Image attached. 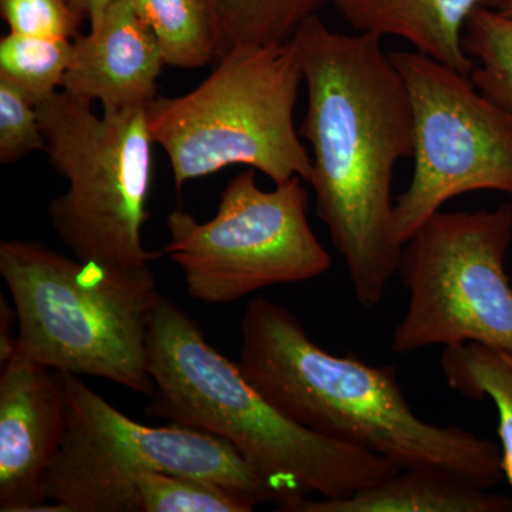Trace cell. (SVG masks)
I'll use <instances>...</instances> for the list:
<instances>
[{
	"mask_svg": "<svg viewBox=\"0 0 512 512\" xmlns=\"http://www.w3.org/2000/svg\"><path fill=\"white\" fill-rule=\"evenodd\" d=\"M308 89L299 136L312 148L316 214L360 306L376 308L399 269L394 168L413 158L412 104L382 39L335 32L318 15L292 37Z\"/></svg>",
	"mask_w": 512,
	"mask_h": 512,
	"instance_id": "cell-1",
	"label": "cell"
},
{
	"mask_svg": "<svg viewBox=\"0 0 512 512\" xmlns=\"http://www.w3.org/2000/svg\"><path fill=\"white\" fill-rule=\"evenodd\" d=\"M241 342L238 365L248 382L305 429L400 468H439L488 490L503 480L495 441L421 420L396 367L320 348L281 303L252 299L242 316Z\"/></svg>",
	"mask_w": 512,
	"mask_h": 512,
	"instance_id": "cell-2",
	"label": "cell"
},
{
	"mask_svg": "<svg viewBox=\"0 0 512 512\" xmlns=\"http://www.w3.org/2000/svg\"><path fill=\"white\" fill-rule=\"evenodd\" d=\"M147 353L156 386L148 412L228 441L278 491V511L311 494L348 497L400 470L387 458L289 419L163 295L148 328Z\"/></svg>",
	"mask_w": 512,
	"mask_h": 512,
	"instance_id": "cell-3",
	"label": "cell"
},
{
	"mask_svg": "<svg viewBox=\"0 0 512 512\" xmlns=\"http://www.w3.org/2000/svg\"><path fill=\"white\" fill-rule=\"evenodd\" d=\"M0 275L18 315L20 352L55 372L153 396L147 338L161 293L150 268H106L9 239L0 244Z\"/></svg>",
	"mask_w": 512,
	"mask_h": 512,
	"instance_id": "cell-4",
	"label": "cell"
},
{
	"mask_svg": "<svg viewBox=\"0 0 512 512\" xmlns=\"http://www.w3.org/2000/svg\"><path fill=\"white\" fill-rule=\"evenodd\" d=\"M191 92L148 106L154 144L170 161L175 187L247 165L274 184L301 177L312 158L293 121L303 72L293 40L238 46Z\"/></svg>",
	"mask_w": 512,
	"mask_h": 512,
	"instance_id": "cell-5",
	"label": "cell"
},
{
	"mask_svg": "<svg viewBox=\"0 0 512 512\" xmlns=\"http://www.w3.org/2000/svg\"><path fill=\"white\" fill-rule=\"evenodd\" d=\"M47 158L69 181L50 202L57 235L74 258L111 269L150 268L143 244L153 187V136L147 109L103 111L57 92L36 107Z\"/></svg>",
	"mask_w": 512,
	"mask_h": 512,
	"instance_id": "cell-6",
	"label": "cell"
},
{
	"mask_svg": "<svg viewBox=\"0 0 512 512\" xmlns=\"http://www.w3.org/2000/svg\"><path fill=\"white\" fill-rule=\"evenodd\" d=\"M67 426L46 480L47 500L66 512H136L143 474H177L227 488L249 504L281 503L278 491L228 441L181 424L151 427L60 373Z\"/></svg>",
	"mask_w": 512,
	"mask_h": 512,
	"instance_id": "cell-7",
	"label": "cell"
},
{
	"mask_svg": "<svg viewBox=\"0 0 512 512\" xmlns=\"http://www.w3.org/2000/svg\"><path fill=\"white\" fill-rule=\"evenodd\" d=\"M511 242L510 204L431 215L403 245L397 272L409 305L392 352L470 342L512 352Z\"/></svg>",
	"mask_w": 512,
	"mask_h": 512,
	"instance_id": "cell-8",
	"label": "cell"
},
{
	"mask_svg": "<svg viewBox=\"0 0 512 512\" xmlns=\"http://www.w3.org/2000/svg\"><path fill=\"white\" fill-rule=\"evenodd\" d=\"M303 183L293 177L265 191L256 183V170L248 168L224 188L212 220L197 221L181 208L168 215L164 254L180 266L192 299L228 305L329 271L332 258L309 224Z\"/></svg>",
	"mask_w": 512,
	"mask_h": 512,
	"instance_id": "cell-9",
	"label": "cell"
},
{
	"mask_svg": "<svg viewBox=\"0 0 512 512\" xmlns=\"http://www.w3.org/2000/svg\"><path fill=\"white\" fill-rule=\"evenodd\" d=\"M412 104L414 170L394 202V227L406 244L446 202L473 191L512 197V114L470 76L416 52L390 53Z\"/></svg>",
	"mask_w": 512,
	"mask_h": 512,
	"instance_id": "cell-10",
	"label": "cell"
},
{
	"mask_svg": "<svg viewBox=\"0 0 512 512\" xmlns=\"http://www.w3.org/2000/svg\"><path fill=\"white\" fill-rule=\"evenodd\" d=\"M62 375L18 352L0 376V511L36 512L66 433Z\"/></svg>",
	"mask_w": 512,
	"mask_h": 512,
	"instance_id": "cell-11",
	"label": "cell"
},
{
	"mask_svg": "<svg viewBox=\"0 0 512 512\" xmlns=\"http://www.w3.org/2000/svg\"><path fill=\"white\" fill-rule=\"evenodd\" d=\"M164 60L154 33L131 0H114L90 22L87 35L74 37L62 92L103 111L148 109L157 99Z\"/></svg>",
	"mask_w": 512,
	"mask_h": 512,
	"instance_id": "cell-12",
	"label": "cell"
},
{
	"mask_svg": "<svg viewBox=\"0 0 512 512\" xmlns=\"http://www.w3.org/2000/svg\"><path fill=\"white\" fill-rule=\"evenodd\" d=\"M508 0H333L342 19L375 37L406 40L421 55L470 76L474 60L463 47L464 29L478 9L500 10Z\"/></svg>",
	"mask_w": 512,
	"mask_h": 512,
	"instance_id": "cell-13",
	"label": "cell"
},
{
	"mask_svg": "<svg viewBox=\"0 0 512 512\" xmlns=\"http://www.w3.org/2000/svg\"><path fill=\"white\" fill-rule=\"evenodd\" d=\"M286 512H512V500L439 470L400 468L348 497H306Z\"/></svg>",
	"mask_w": 512,
	"mask_h": 512,
	"instance_id": "cell-14",
	"label": "cell"
},
{
	"mask_svg": "<svg viewBox=\"0 0 512 512\" xmlns=\"http://www.w3.org/2000/svg\"><path fill=\"white\" fill-rule=\"evenodd\" d=\"M440 366L454 392L478 402H493L498 414L501 463L512 488V352L464 343L444 349Z\"/></svg>",
	"mask_w": 512,
	"mask_h": 512,
	"instance_id": "cell-15",
	"label": "cell"
},
{
	"mask_svg": "<svg viewBox=\"0 0 512 512\" xmlns=\"http://www.w3.org/2000/svg\"><path fill=\"white\" fill-rule=\"evenodd\" d=\"M329 0H208L217 55L238 46H264L291 40L302 23Z\"/></svg>",
	"mask_w": 512,
	"mask_h": 512,
	"instance_id": "cell-16",
	"label": "cell"
},
{
	"mask_svg": "<svg viewBox=\"0 0 512 512\" xmlns=\"http://www.w3.org/2000/svg\"><path fill=\"white\" fill-rule=\"evenodd\" d=\"M151 29L167 66L198 69L217 55L208 0H131Z\"/></svg>",
	"mask_w": 512,
	"mask_h": 512,
	"instance_id": "cell-17",
	"label": "cell"
},
{
	"mask_svg": "<svg viewBox=\"0 0 512 512\" xmlns=\"http://www.w3.org/2000/svg\"><path fill=\"white\" fill-rule=\"evenodd\" d=\"M66 37H39L9 32L0 39V79L20 90L35 106L62 89L72 59Z\"/></svg>",
	"mask_w": 512,
	"mask_h": 512,
	"instance_id": "cell-18",
	"label": "cell"
},
{
	"mask_svg": "<svg viewBox=\"0 0 512 512\" xmlns=\"http://www.w3.org/2000/svg\"><path fill=\"white\" fill-rule=\"evenodd\" d=\"M463 47L474 60L470 77L477 89L512 114V16L476 10L464 29Z\"/></svg>",
	"mask_w": 512,
	"mask_h": 512,
	"instance_id": "cell-19",
	"label": "cell"
},
{
	"mask_svg": "<svg viewBox=\"0 0 512 512\" xmlns=\"http://www.w3.org/2000/svg\"><path fill=\"white\" fill-rule=\"evenodd\" d=\"M255 507L220 485L177 476L143 474L136 481V512H251Z\"/></svg>",
	"mask_w": 512,
	"mask_h": 512,
	"instance_id": "cell-20",
	"label": "cell"
},
{
	"mask_svg": "<svg viewBox=\"0 0 512 512\" xmlns=\"http://www.w3.org/2000/svg\"><path fill=\"white\" fill-rule=\"evenodd\" d=\"M39 150H46V138L35 104L0 79V163L12 164Z\"/></svg>",
	"mask_w": 512,
	"mask_h": 512,
	"instance_id": "cell-21",
	"label": "cell"
},
{
	"mask_svg": "<svg viewBox=\"0 0 512 512\" xmlns=\"http://www.w3.org/2000/svg\"><path fill=\"white\" fill-rule=\"evenodd\" d=\"M0 13L9 32L25 36L72 39L84 20L72 0H0Z\"/></svg>",
	"mask_w": 512,
	"mask_h": 512,
	"instance_id": "cell-22",
	"label": "cell"
},
{
	"mask_svg": "<svg viewBox=\"0 0 512 512\" xmlns=\"http://www.w3.org/2000/svg\"><path fill=\"white\" fill-rule=\"evenodd\" d=\"M18 323L15 308L2 298L0 301V363L5 365L18 352L19 338L13 333V325Z\"/></svg>",
	"mask_w": 512,
	"mask_h": 512,
	"instance_id": "cell-23",
	"label": "cell"
},
{
	"mask_svg": "<svg viewBox=\"0 0 512 512\" xmlns=\"http://www.w3.org/2000/svg\"><path fill=\"white\" fill-rule=\"evenodd\" d=\"M114 0H72L74 8L82 15L84 20H92L99 18L104 9Z\"/></svg>",
	"mask_w": 512,
	"mask_h": 512,
	"instance_id": "cell-24",
	"label": "cell"
},
{
	"mask_svg": "<svg viewBox=\"0 0 512 512\" xmlns=\"http://www.w3.org/2000/svg\"><path fill=\"white\" fill-rule=\"evenodd\" d=\"M501 13H504V15L512 16V0H508L507 3L503 6V8L500 9Z\"/></svg>",
	"mask_w": 512,
	"mask_h": 512,
	"instance_id": "cell-25",
	"label": "cell"
}]
</instances>
